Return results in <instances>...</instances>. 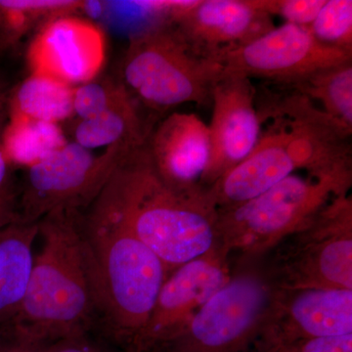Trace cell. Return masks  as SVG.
I'll list each match as a JSON object with an SVG mask.
<instances>
[{
	"label": "cell",
	"instance_id": "cell-1",
	"mask_svg": "<svg viewBox=\"0 0 352 352\" xmlns=\"http://www.w3.org/2000/svg\"><path fill=\"white\" fill-rule=\"evenodd\" d=\"M97 198L124 220L170 273L219 245L217 210L207 191L176 188L164 182L146 143L120 161Z\"/></svg>",
	"mask_w": 352,
	"mask_h": 352
},
{
	"label": "cell",
	"instance_id": "cell-2",
	"mask_svg": "<svg viewBox=\"0 0 352 352\" xmlns=\"http://www.w3.org/2000/svg\"><path fill=\"white\" fill-rule=\"evenodd\" d=\"M82 217L54 212L38 222L43 249L34 256L19 312L4 328L20 339L44 346L87 335L99 316Z\"/></svg>",
	"mask_w": 352,
	"mask_h": 352
},
{
	"label": "cell",
	"instance_id": "cell-3",
	"mask_svg": "<svg viewBox=\"0 0 352 352\" xmlns=\"http://www.w3.org/2000/svg\"><path fill=\"white\" fill-rule=\"evenodd\" d=\"M82 229L91 259L99 316L116 349L131 352L170 272L98 198L82 217Z\"/></svg>",
	"mask_w": 352,
	"mask_h": 352
},
{
	"label": "cell",
	"instance_id": "cell-4",
	"mask_svg": "<svg viewBox=\"0 0 352 352\" xmlns=\"http://www.w3.org/2000/svg\"><path fill=\"white\" fill-rule=\"evenodd\" d=\"M221 74V65L197 54L162 21L129 38L120 80L140 107L163 113L182 104H212Z\"/></svg>",
	"mask_w": 352,
	"mask_h": 352
},
{
	"label": "cell",
	"instance_id": "cell-5",
	"mask_svg": "<svg viewBox=\"0 0 352 352\" xmlns=\"http://www.w3.org/2000/svg\"><path fill=\"white\" fill-rule=\"evenodd\" d=\"M231 276L159 352H250L277 292L263 258H237Z\"/></svg>",
	"mask_w": 352,
	"mask_h": 352
},
{
	"label": "cell",
	"instance_id": "cell-6",
	"mask_svg": "<svg viewBox=\"0 0 352 352\" xmlns=\"http://www.w3.org/2000/svg\"><path fill=\"white\" fill-rule=\"evenodd\" d=\"M333 183L292 175L251 200L217 210L219 245L231 256L263 258L333 197Z\"/></svg>",
	"mask_w": 352,
	"mask_h": 352
},
{
	"label": "cell",
	"instance_id": "cell-7",
	"mask_svg": "<svg viewBox=\"0 0 352 352\" xmlns=\"http://www.w3.org/2000/svg\"><path fill=\"white\" fill-rule=\"evenodd\" d=\"M278 289H352V199L333 197L263 258Z\"/></svg>",
	"mask_w": 352,
	"mask_h": 352
},
{
	"label": "cell",
	"instance_id": "cell-8",
	"mask_svg": "<svg viewBox=\"0 0 352 352\" xmlns=\"http://www.w3.org/2000/svg\"><path fill=\"white\" fill-rule=\"evenodd\" d=\"M256 90L261 120L278 122L288 138L298 170L319 182L333 183L344 194L352 185L351 134L311 100L289 88L270 85Z\"/></svg>",
	"mask_w": 352,
	"mask_h": 352
},
{
	"label": "cell",
	"instance_id": "cell-9",
	"mask_svg": "<svg viewBox=\"0 0 352 352\" xmlns=\"http://www.w3.org/2000/svg\"><path fill=\"white\" fill-rule=\"evenodd\" d=\"M134 149L113 145L95 156L90 150L68 141L28 168L18 199V219L25 223H38L54 212L80 214L100 195L120 161Z\"/></svg>",
	"mask_w": 352,
	"mask_h": 352
},
{
	"label": "cell",
	"instance_id": "cell-10",
	"mask_svg": "<svg viewBox=\"0 0 352 352\" xmlns=\"http://www.w3.org/2000/svg\"><path fill=\"white\" fill-rule=\"evenodd\" d=\"M347 61H352V54L318 43L307 28L285 23L229 52L220 65L221 75L289 87L314 72Z\"/></svg>",
	"mask_w": 352,
	"mask_h": 352
},
{
	"label": "cell",
	"instance_id": "cell-11",
	"mask_svg": "<svg viewBox=\"0 0 352 352\" xmlns=\"http://www.w3.org/2000/svg\"><path fill=\"white\" fill-rule=\"evenodd\" d=\"M232 263L230 254L217 245L171 271L131 352H159L175 340L200 308L227 283Z\"/></svg>",
	"mask_w": 352,
	"mask_h": 352
},
{
	"label": "cell",
	"instance_id": "cell-12",
	"mask_svg": "<svg viewBox=\"0 0 352 352\" xmlns=\"http://www.w3.org/2000/svg\"><path fill=\"white\" fill-rule=\"evenodd\" d=\"M162 13L194 52L219 64L275 27L256 0L164 1Z\"/></svg>",
	"mask_w": 352,
	"mask_h": 352
},
{
	"label": "cell",
	"instance_id": "cell-13",
	"mask_svg": "<svg viewBox=\"0 0 352 352\" xmlns=\"http://www.w3.org/2000/svg\"><path fill=\"white\" fill-rule=\"evenodd\" d=\"M256 89L250 78L221 75L212 88L210 159L201 188L208 190L224 173L251 154L263 131L256 104Z\"/></svg>",
	"mask_w": 352,
	"mask_h": 352
},
{
	"label": "cell",
	"instance_id": "cell-14",
	"mask_svg": "<svg viewBox=\"0 0 352 352\" xmlns=\"http://www.w3.org/2000/svg\"><path fill=\"white\" fill-rule=\"evenodd\" d=\"M105 38L98 27L75 15L46 23L28 50L32 73L71 85L94 80L105 60Z\"/></svg>",
	"mask_w": 352,
	"mask_h": 352
},
{
	"label": "cell",
	"instance_id": "cell-15",
	"mask_svg": "<svg viewBox=\"0 0 352 352\" xmlns=\"http://www.w3.org/2000/svg\"><path fill=\"white\" fill-rule=\"evenodd\" d=\"M261 332L287 340L352 335V289H277Z\"/></svg>",
	"mask_w": 352,
	"mask_h": 352
},
{
	"label": "cell",
	"instance_id": "cell-16",
	"mask_svg": "<svg viewBox=\"0 0 352 352\" xmlns=\"http://www.w3.org/2000/svg\"><path fill=\"white\" fill-rule=\"evenodd\" d=\"M146 149L155 170L176 188L196 191L210 159L208 124L195 113H175L153 127Z\"/></svg>",
	"mask_w": 352,
	"mask_h": 352
},
{
	"label": "cell",
	"instance_id": "cell-17",
	"mask_svg": "<svg viewBox=\"0 0 352 352\" xmlns=\"http://www.w3.org/2000/svg\"><path fill=\"white\" fill-rule=\"evenodd\" d=\"M263 124L267 129L261 131L251 154L207 190L217 210L256 198L298 170L283 127L271 120H263Z\"/></svg>",
	"mask_w": 352,
	"mask_h": 352
},
{
	"label": "cell",
	"instance_id": "cell-18",
	"mask_svg": "<svg viewBox=\"0 0 352 352\" xmlns=\"http://www.w3.org/2000/svg\"><path fill=\"white\" fill-rule=\"evenodd\" d=\"M38 223L19 219L0 228V331L17 316L34 264Z\"/></svg>",
	"mask_w": 352,
	"mask_h": 352
},
{
	"label": "cell",
	"instance_id": "cell-19",
	"mask_svg": "<svg viewBox=\"0 0 352 352\" xmlns=\"http://www.w3.org/2000/svg\"><path fill=\"white\" fill-rule=\"evenodd\" d=\"M140 108L131 94H127L104 112L78 120L74 129V142L90 151L113 145H144L154 124L152 119L143 117Z\"/></svg>",
	"mask_w": 352,
	"mask_h": 352
},
{
	"label": "cell",
	"instance_id": "cell-20",
	"mask_svg": "<svg viewBox=\"0 0 352 352\" xmlns=\"http://www.w3.org/2000/svg\"><path fill=\"white\" fill-rule=\"evenodd\" d=\"M74 87L32 73L8 99L9 118L58 124L74 115Z\"/></svg>",
	"mask_w": 352,
	"mask_h": 352
},
{
	"label": "cell",
	"instance_id": "cell-21",
	"mask_svg": "<svg viewBox=\"0 0 352 352\" xmlns=\"http://www.w3.org/2000/svg\"><path fill=\"white\" fill-rule=\"evenodd\" d=\"M281 87L294 90L314 103L318 102L326 115L352 133V61L319 69Z\"/></svg>",
	"mask_w": 352,
	"mask_h": 352
},
{
	"label": "cell",
	"instance_id": "cell-22",
	"mask_svg": "<svg viewBox=\"0 0 352 352\" xmlns=\"http://www.w3.org/2000/svg\"><path fill=\"white\" fill-rule=\"evenodd\" d=\"M67 142L59 124L25 118H10L1 136L2 149L9 163L27 168L43 161Z\"/></svg>",
	"mask_w": 352,
	"mask_h": 352
},
{
	"label": "cell",
	"instance_id": "cell-23",
	"mask_svg": "<svg viewBox=\"0 0 352 352\" xmlns=\"http://www.w3.org/2000/svg\"><path fill=\"white\" fill-rule=\"evenodd\" d=\"M85 1L0 0V53L17 44L34 28L82 10Z\"/></svg>",
	"mask_w": 352,
	"mask_h": 352
},
{
	"label": "cell",
	"instance_id": "cell-24",
	"mask_svg": "<svg viewBox=\"0 0 352 352\" xmlns=\"http://www.w3.org/2000/svg\"><path fill=\"white\" fill-rule=\"evenodd\" d=\"M307 29L323 45L352 54L351 0H326Z\"/></svg>",
	"mask_w": 352,
	"mask_h": 352
},
{
	"label": "cell",
	"instance_id": "cell-25",
	"mask_svg": "<svg viewBox=\"0 0 352 352\" xmlns=\"http://www.w3.org/2000/svg\"><path fill=\"white\" fill-rule=\"evenodd\" d=\"M129 92L122 80H95L74 88L73 112L78 119L85 120L98 115L117 104Z\"/></svg>",
	"mask_w": 352,
	"mask_h": 352
},
{
	"label": "cell",
	"instance_id": "cell-26",
	"mask_svg": "<svg viewBox=\"0 0 352 352\" xmlns=\"http://www.w3.org/2000/svg\"><path fill=\"white\" fill-rule=\"evenodd\" d=\"M250 352H352V335L287 340L261 332Z\"/></svg>",
	"mask_w": 352,
	"mask_h": 352
},
{
	"label": "cell",
	"instance_id": "cell-27",
	"mask_svg": "<svg viewBox=\"0 0 352 352\" xmlns=\"http://www.w3.org/2000/svg\"><path fill=\"white\" fill-rule=\"evenodd\" d=\"M259 8L270 16H279L287 24L308 28L326 0H256Z\"/></svg>",
	"mask_w": 352,
	"mask_h": 352
},
{
	"label": "cell",
	"instance_id": "cell-28",
	"mask_svg": "<svg viewBox=\"0 0 352 352\" xmlns=\"http://www.w3.org/2000/svg\"><path fill=\"white\" fill-rule=\"evenodd\" d=\"M44 347L46 352H120L92 339L89 333L59 340Z\"/></svg>",
	"mask_w": 352,
	"mask_h": 352
},
{
	"label": "cell",
	"instance_id": "cell-29",
	"mask_svg": "<svg viewBox=\"0 0 352 352\" xmlns=\"http://www.w3.org/2000/svg\"><path fill=\"white\" fill-rule=\"evenodd\" d=\"M18 219V194L10 180L0 186V228Z\"/></svg>",
	"mask_w": 352,
	"mask_h": 352
},
{
	"label": "cell",
	"instance_id": "cell-30",
	"mask_svg": "<svg viewBox=\"0 0 352 352\" xmlns=\"http://www.w3.org/2000/svg\"><path fill=\"white\" fill-rule=\"evenodd\" d=\"M0 352H46L45 347L20 339L10 331H0Z\"/></svg>",
	"mask_w": 352,
	"mask_h": 352
},
{
	"label": "cell",
	"instance_id": "cell-31",
	"mask_svg": "<svg viewBox=\"0 0 352 352\" xmlns=\"http://www.w3.org/2000/svg\"><path fill=\"white\" fill-rule=\"evenodd\" d=\"M9 161L7 160L6 153L2 149V146L0 144V186L3 183H6L8 178V166Z\"/></svg>",
	"mask_w": 352,
	"mask_h": 352
},
{
	"label": "cell",
	"instance_id": "cell-32",
	"mask_svg": "<svg viewBox=\"0 0 352 352\" xmlns=\"http://www.w3.org/2000/svg\"><path fill=\"white\" fill-rule=\"evenodd\" d=\"M8 96H7V91L4 89L3 85L0 83V144H1V136L3 129L1 127L2 115L6 111V108L8 106Z\"/></svg>",
	"mask_w": 352,
	"mask_h": 352
}]
</instances>
